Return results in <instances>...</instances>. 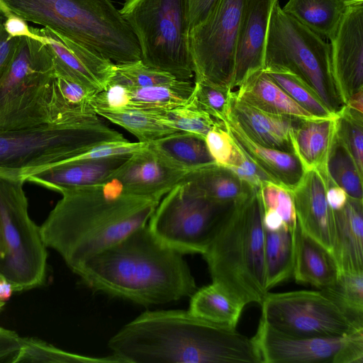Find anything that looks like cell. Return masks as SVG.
Segmentation results:
<instances>
[{"label":"cell","instance_id":"cell-21","mask_svg":"<svg viewBox=\"0 0 363 363\" xmlns=\"http://www.w3.org/2000/svg\"><path fill=\"white\" fill-rule=\"evenodd\" d=\"M233 140L243 153L265 172L274 183L293 190L304 174L296 155L257 144L242 130L230 112L225 121Z\"/></svg>","mask_w":363,"mask_h":363},{"label":"cell","instance_id":"cell-46","mask_svg":"<svg viewBox=\"0 0 363 363\" xmlns=\"http://www.w3.org/2000/svg\"><path fill=\"white\" fill-rule=\"evenodd\" d=\"M333 363H363V329L347 335Z\"/></svg>","mask_w":363,"mask_h":363},{"label":"cell","instance_id":"cell-44","mask_svg":"<svg viewBox=\"0 0 363 363\" xmlns=\"http://www.w3.org/2000/svg\"><path fill=\"white\" fill-rule=\"evenodd\" d=\"M208 150L216 164L232 167L239 164L243 152L237 145L226 128L225 123L218 124L206 135Z\"/></svg>","mask_w":363,"mask_h":363},{"label":"cell","instance_id":"cell-14","mask_svg":"<svg viewBox=\"0 0 363 363\" xmlns=\"http://www.w3.org/2000/svg\"><path fill=\"white\" fill-rule=\"evenodd\" d=\"M329 40L333 81L345 105L363 90V1L351 5Z\"/></svg>","mask_w":363,"mask_h":363},{"label":"cell","instance_id":"cell-32","mask_svg":"<svg viewBox=\"0 0 363 363\" xmlns=\"http://www.w3.org/2000/svg\"><path fill=\"white\" fill-rule=\"evenodd\" d=\"M125 88L124 108L167 110L185 105L192 93L194 84L190 80L176 79L146 87Z\"/></svg>","mask_w":363,"mask_h":363},{"label":"cell","instance_id":"cell-26","mask_svg":"<svg viewBox=\"0 0 363 363\" xmlns=\"http://www.w3.org/2000/svg\"><path fill=\"white\" fill-rule=\"evenodd\" d=\"M294 243L292 276L296 282L323 289L337 279L339 271L332 253L304 233L298 221Z\"/></svg>","mask_w":363,"mask_h":363},{"label":"cell","instance_id":"cell-29","mask_svg":"<svg viewBox=\"0 0 363 363\" xmlns=\"http://www.w3.org/2000/svg\"><path fill=\"white\" fill-rule=\"evenodd\" d=\"M355 0H288L283 11L325 40H329Z\"/></svg>","mask_w":363,"mask_h":363},{"label":"cell","instance_id":"cell-35","mask_svg":"<svg viewBox=\"0 0 363 363\" xmlns=\"http://www.w3.org/2000/svg\"><path fill=\"white\" fill-rule=\"evenodd\" d=\"M320 290L356 326L363 328V272H340L333 284Z\"/></svg>","mask_w":363,"mask_h":363},{"label":"cell","instance_id":"cell-45","mask_svg":"<svg viewBox=\"0 0 363 363\" xmlns=\"http://www.w3.org/2000/svg\"><path fill=\"white\" fill-rule=\"evenodd\" d=\"M9 11L0 1V81L7 70L20 38L10 36L4 29V22Z\"/></svg>","mask_w":363,"mask_h":363},{"label":"cell","instance_id":"cell-20","mask_svg":"<svg viewBox=\"0 0 363 363\" xmlns=\"http://www.w3.org/2000/svg\"><path fill=\"white\" fill-rule=\"evenodd\" d=\"M130 155L67 160L30 174L25 177V181L59 193L66 189L101 184L106 182Z\"/></svg>","mask_w":363,"mask_h":363},{"label":"cell","instance_id":"cell-33","mask_svg":"<svg viewBox=\"0 0 363 363\" xmlns=\"http://www.w3.org/2000/svg\"><path fill=\"white\" fill-rule=\"evenodd\" d=\"M294 263V232L286 226L275 231L264 229V267L268 291L293 275Z\"/></svg>","mask_w":363,"mask_h":363},{"label":"cell","instance_id":"cell-9","mask_svg":"<svg viewBox=\"0 0 363 363\" xmlns=\"http://www.w3.org/2000/svg\"><path fill=\"white\" fill-rule=\"evenodd\" d=\"M25 182L21 176L0 173V231L5 250L0 274L14 291L40 286L47 271V247L28 215Z\"/></svg>","mask_w":363,"mask_h":363},{"label":"cell","instance_id":"cell-7","mask_svg":"<svg viewBox=\"0 0 363 363\" xmlns=\"http://www.w3.org/2000/svg\"><path fill=\"white\" fill-rule=\"evenodd\" d=\"M119 11L136 37L143 63L178 80L193 77L187 0H125Z\"/></svg>","mask_w":363,"mask_h":363},{"label":"cell","instance_id":"cell-18","mask_svg":"<svg viewBox=\"0 0 363 363\" xmlns=\"http://www.w3.org/2000/svg\"><path fill=\"white\" fill-rule=\"evenodd\" d=\"M329 180L327 173L306 171L291 191L301 228L332 253L335 229L333 210L325 195Z\"/></svg>","mask_w":363,"mask_h":363},{"label":"cell","instance_id":"cell-27","mask_svg":"<svg viewBox=\"0 0 363 363\" xmlns=\"http://www.w3.org/2000/svg\"><path fill=\"white\" fill-rule=\"evenodd\" d=\"M233 91L236 98L261 111L300 119L316 118L294 101L264 69L252 73Z\"/></svg>","mask_w":363,"mask_h":363},{"label":"cell","instance_id":"cell-49","mask_svg":"<svg viewBox=\"0 0 363 363\" xmlns=\"http://www.w3.org/2000/svg\"><path fill=\"white\" fill-rule=\"evenodd\" d=\"M4 29L11 37H26L44 43L43 37L34 33L31 27L28 26L26 21L10 11L4 22Z\"/></svg>","mask_w":363,"mask_h":363},{"label":"cell","instance_id":"cell-3","mask_svg":"<svg viewBox=\"0 0 363 363\" xmlns=\"http://www.w3.org/2000/svg\"><path fill=\"white\" fill-rule=\"evenodd\" d=\"M184 255L161 243L147 224L74 273L94 291L144 306L164 304L190 297L197 289Z\"/></svg>","mask_w":363,"mask_h":363},{"label":"cell","instance_id":"cell-16","mask_svg":"<svg viewBox=\"0 0 363 363\" xmlns=\"http://www.w3.org/2000/svg\"><path fill=\"white\" fill-rule=\"evenodd\" d=\"M42 35L53 58L55 75L78 82L96 92L104 89L112 76L114 64L99 52L57 36L50 30L32 27Z\"/></svg>","mask_w":363,"mask_h":363},{"label":"cell","instance_id":"cell-10","mask_svg":"<svg viewBox=\"0 0 363 363\" xmlns=\"http://www.w3.org/2000/svg\"><path fill=\"white\" fill-rule=\"evenodd\" d=\"M55 76L49 46L33 38H20L0 81V131L49 124L45 103Z\"/></svg>","mask_w":363,"mask_h":363},{"label":"cell","instance_id":"cell-8","mask_svg":"<svg viewBox=\"0 0 363 363\" xmlns=\"http://www.w3.org/2000/svg\"><path fill=\"white\" fill-rule=\"evenodd\" d=\"M264 71H287L298 77L333 113L345 106L336 89L327 40L274 4L264 53Z\"/></svg>","mask_w":363,"mask_h":363},{"label":"cell","instance_id":"cell-42","mask_svg":"<svg viewBox=\"0 0 363 363\" xmlns=\"http://www.w3.org/2000/svg\"><path fill=\"white\" fill-rule=\"evenodd\" d=\"M336 135L363 175V113L345 105L337 113Z\"/></svg>","mask_w":363,"mask_h":363},{"label":"cell","instance_id":"cell-37","mask_svg":"<svg viewBox=\"0 0 363 363\" xmlns=\"http://www.w3.org/2000/svg\"><path fill=\"white\" fill-rule=\"evenodd\" d=\"M19 362L120 363L113 354L103 357L80 355L62 350L46 342L33 337H23L22 347L12 361V363Z\"/></svg>","mask_w":363,"mask_h":363},{"label":"cell","instance_id":"cell-4","mask_svg":"<svg viewBox=\"0 0 363 363\" xmlns=\"http://www.w3.org/2000/svg\"><path fill=\"white\" fill-rule=\"evenodd\" d=\"M262 216L257 190L226 211L202 255L212 282L244 306L260 305L268 292Z\"/></svg>","mask_w":363,"mask_h":363},{"label":"cell","instance_id":"cell-2","mask_svg":"<svg viewBox=\"0 0 363 363\" xmlns=\"http://www.w3.org/2000/svg\"><path fill=\"white\" fill-rule=\"evenodd\" d=\"M108 346L120 363H262L252 338L189 310L145 311Z\"/></svg>","mask_w":363,"mask_h":363},{"label":"cell","instance_id":"cell-38","mask_svg":"<svg viewBox=\"0 0 363 363\" xmlns=\"http://www.w3.org/2000/svg\"><path fill=\"white\" fill-rule=\"evenodd\" d=\"M269 76L298 105L316 118H331L332 113L316 92L301 79L287 71H265Z\"/></svg>","mask_w":363,"mask_h":363},{"label":"cell","instance_id":"cell-56","mask_svg":"<svg viewBox=\"0 0 363 363\" xmlns=\"http://www.w3.org/2000/svg\"><path fill=\"white\" fill-rule=\"evenodd\" d=\"M5 304V302L0 301V311Z\"/></svg>","mask_w":363,"mask_h":363},{"label":"cell","instance_id":"cell-31","mask_svg":"<svg viewBox=\"0 0 363 363\" xmlns=\"http://www.w3.org/2000/svg\"><path fill=\"white\" fill-rule=\"evenodd\" d=\"M149 145L173 164L188 172L216 162L205 139L191 133L179 131Z\"/></svg>","mask_w":363,"mask_h":363},{"label":"cell","instance_id":"cell-47","mask_svg":"<svg viewBox=\"0 0 363 363\" xmlns=\"http://www.w3.org/2000/svg\"><path fill=\"white\" fill-rule=\"evenodd\" d=\"M229 169L255 189H259L265 182H273L270 177L251 161L244 153L239 164Z\"/></svg>","mask_w":363,"mask_h":363},{"label":"cell","instance_id":"cell-41","mask_svg":"<svg viewBox=\"0 0 363 363\" xmlns=\"http://www.w3.org/2000/svg\"><path fill=\"white\" fill-rule=\"evenodd\" d=\"M160 119L177 131L188 132L205 139L216 125L225 123L188 104L167 110H156Z\"/></svg>","mask_w":363,"mask_h":363},{"label":"cell","instance_id":"cell-53","mask_svg":"<svg viewBox=\"0 0 363 363\" xmlns=\"http://www.w3.org/2000/svg\"><path fill=\"white\" fill-rule=\"evenodd\" d=\"M12 284L0 274V301L6 302L13 292Z\"/></svg>","mask_w":363,"mask_h":363},{"label":"cell","instance_id":"cell-22","mask_svg":"<svg viewBox=\"0 0 363 363\" xmlns=\"http://www.w3.org/2000/svg\"><path fill=\"white\" fill-rule=\"evenodd\" d=\"M230 113L245 133L257 144L294 153L291 135L300 118L261 111L236 98L234 91Z\"/></svg>","mask_w":363,"mask_h":363},{"label":"cell","instance_id":"cell-24","mask_svg":"<svg viewBox=\"0 0 363 363\" xmlns=\"http://www.w3.org/2000/svg\"><path fill=\"white\" fill-rule=\"evenodd\" d=\"M337 115L300 119L291 135L294 153L304 171L326 172V162L336 134Z\"/></svg>","mask_w":363,"mask_h":363},{"label":"cell","instance_id":"cell-11","mask_svg":"<svg viewBox=\"0 0 363 363\" xmlns=\"http://www.w3.org/2000/svg\"><path fill=\"white\" fill-rule=\"evenodd\" d=\"M233 203L210 199L181 181L161 199L147 226L164 245L183 255H203L217 224Z\"/></svg>","mask_w":363,"mask_h":363},{"label":"cell","instance_id":"cell-15","mask_svg":"<svg viewBox=\"0 0 363 363\" xmlns=\"http://www.w3.org/2000/svg\"><path fill=\"white\" fill-rule=\"evenodd\" d=\"M347 335H294L279 331L260 319L252 340L262 363H333Z\"/></svg>","mask_w":363,"mask_h":363},{"label":"cell","instance_id":"cell-55","mask_svg":"<svg viewBox=\"0 0 363 363\" xmlns=\"http://www.w3.org/2000/svg\"><path fill=\"white\" fill-rule=\"evenodd\" d=\"M5 254L4 245L0 231V262L4 259Z\"/></svg>","mask_w":363,"mask_h":363},{"label":"cell","instance_id":"cell-28","mask_svg":"<svg viewBox=\"0 0 363 363\" xmlns=\"http://www.w3.org/2000/svg\"><path fill=\"white\" fill-rule=\"evenodd\" d=\"M182 181L189 183L204 196L221 203H237L257 190L229 168L216 162L189 171Z\"/></svg>","mask_w":363,"mask_h":363},{"label":"cell","instance_id":"cell-1","mask_svg":"<svg viewBox=\"0 0 363 363\" xmlns=\"http://www.w3.org/2000/svg\"><path fill=\"white\" fill-rule=\"evenodd\" d=\"M60 194L39 228L46 247L56 251L73 272L147 225L163 197L132 194L111 180Z\"/></svg>","mask_w":363,"mask_h":363},{"label":"cell","instance_id":"cell-34","mask_svg":"<svg viewBox=\"0 0 363 363\" xmlns=\"http://www.w3.org/2000/svg\"><path fill=\"white\" fill-rule=\"evenodd\" d=\"M94 111L125 129L141 143H151L179 132L162 122L156 110L97 108Z\"/></svg>","mask_w":363,"mask_h":363},{"label":"cell","instance_id":"cell-6","mask_svg":"<svg viewBox=\"0 0 363 363\" xmlns=\"http://www.w3.org/2000/svg\"><path fill=\"white\" fill-rule=\"evenodd\" d=\"M126 140L99 117L0 131V173L25 177L102 143Z\"/></svg>","mask_w":363,"mask_h":363},{"label":"cell","instance_id":"cell-23","mask_svg":"<svg viewBox=\"0 0 363 363\" xmlns=\"http://www.w3.org/2000/svg\"><path fill=\"white\" fill-rule=\"evenodd\" d=\"M333 213L332 255L339 273L363 272V200L349 196L346 205Z\"/></svg>","mask_w":363,"mask_h":363},{"label":"cell","instance_id":"cell-30","mask_svg":"<svg viewBox=\"0 0 363 363\" xmlns=\"http://www.w3.org/2000/svg\"><path fill=\"white\" fill-rule=\"evenodd\" d=\"M189 311L195 316L230 329L236 326L245 308L230 298L217 284L197 289L189 297Z\"/></svg>","mask_w":363,"mask_h":363},{"label":"cell","instance_id":"cell-52","mask_svg":"<svg viewBox=\"0 0 363 363\" xmlns=\"http://www.w3.org/2000/svg\"><path fill=\"white\" fill-rule=\"evenodd\" d=\"M262 223L264 229L270 231L278 230L285 226L281 216L271 208L263 209Z\"/></svg>","mask_w":363,"mask_h":363},{"label":"cell","instance_id":"cell-19","mask_svg":"<svg viewBox=\"0 0 363 363\" xmlns=\"http://www.w3.org/2000/svg\"><path fill=\"white\" fill-rule=\"evenodd\" d=\"M278 0H245L235 55L233 90L252 73L264 69L272 11Z\"/></svg>","mask_w":363,"mask_h":363},{"label":"cell","instance_id":"cell-50","mask_svg":"<svg viewBox=\"0 0 363 363\" xmlns=\"http://www.w3.org/2000/svg\"><path fill=\"white\" fill-rule=\"evenodd\" d=\"M219 0H187L190 30L202 22Z\"/></svg>","mask_w":363,"mask_h":363},{"label":"cell","instance_id":"cell-40","mask_svg":"<svg viewBox=\"0 0 363 363\" xmlns=\"http://www.w3.org/2000/svg\"><path fill=\"white\" fill-rule=\"evenodd\" d=\"M176 79L170 74L149 67L139 60L126 63H115L108 84L141 88L169 83Z\"/></svg>","mask_w":363,"mask_h":363},{"label":"cell","instance_id":"cell-17","mask_svg":"<svg viewBox=\"0 0 363 363\" xmlns=\"http://www.w3.org/2000/svg\"><path fill=\"white\" fill-rule=\"evenodd\" d=\"M188 171L181 169L148 145L130 155L106 181H114L128 193L164 196L179 183Z\"/></svg>","mask_w":363,"mask_h":363},{"label":"cell","instance_id":"cell-57","mask_svg":"<svg viewBox=\"0 0 363 363\" xmlns=\"http://www.w3.org/2000/svg\"><path fill=\"white\" fill-rule=\"evenodd\" d=\"M357 1H363V0H355Z\"/></svg>","mask_w":363,"mask_h":363},{"label":"cell","instance_id":"cell-54","mask_svg":"<svg viewBox=\"0 0 363 363\" xmlns=\"http://www.w3.org/2000/svg\"><path fill=\"white\" fill-rule=\"evenodd\" d=\"M345 105L352 109L363 113V90L354 95Z\"/></svg>","mask_w":363,"mask_h":363},{"label":"cell","instance_id":"cell-43","mask_svg":"<svg viewBox=\"0 0 363 363\" xmlns=\"http://www.w3.org/2000/svg\"><path fill=\"white\" fill-rule=\"evenodd\" d=\"M257 191L263 209L271 208L277 211L286 228L294 232L297 218L292 191L274 182H265Z\"/></svg>","mask_w":363,"mask_h":363},{"label":"cell","instance_id":"cell-12","mask_svg":"<svg viewBox=\"0 0 363 363\" xmlns=\"http://www.w3.org/2000/svg\"><path fill=\"white\" fill-rule=\"evenodd\" d=\"M260 319L272 328L304 337H341L357 330L343 311L320 291L267 292Z\"/></svg>","mask_w":363,"mask_h":363},{"label":"cell","instance_id":"cell-51","mask_svg":"<svg viewBox=\"0 0 363 363\" xmlns=\"http://www.w3.org/2000/svg\"><path fill=\"white\" fill-rule=\"evenodd\" d=\"M326 199L333 211L342 209L347 203L349 196L341 187L330 182L326 190Z\"/></svg>","mask_w":363,"mask_h":363},{"label":"cell","instance_id":"cell-48","mask_svg":"<svg viewBox=\"0 0 363 363\" xmlns=\"http://www.w3.org/2000/svg\"><path fill=\"white\" fill-rule=\"evenodd\" d=\"M23 345V337L15 331L0 327V362L12 363Z\"/></svg>","mask_w":363,"mask_h":363},{"label":"cell","instance_id":"cell-5","mask_svg":"<svg viewBox=\"0 0 363 363\" xmlns=\"http://www.w3.org/2000/svg\"><path fill=\"white\" fill-rule=\"evenodd\" d=\"M12 13L113 63L141 60L136 37L111 0H0Z\"/></svg>","mask_w":363,"mask_h":363},{"label":"cell","instance_id":"cell-25","mask_svg":"<svg viewBox=\"0 0 363 363\" xmlns=\"http://www.w3.org/2000/svg\"><path fill=\"white\" fill-rule=\"evenodd\" d=\"M96 93L78 82L55 75L45 103L49 124L79 123L99 117L91 105Z\"/></svg>","mask_w":363,"mask_h":363},{"label":"cell","instance_id":"cell-13","mask_svg":"<svg viewBox=\"0 0 363 363\" xmlns=\"http://www.w3.org/2000/svg\"><path fill=\"white\" fill-rule=\"evenodd\" d=\"M244 2L219 0L208 16L190 30L189 50L195 82L231 89Z\"/></svg>","mask_w":363,"mask_h":363},{"label":"cell","instance_id":"cell-39","mask_svg":"<svg viewBox=\"0 0 363 363\" xmlns=\"http://www.w3.org/2000/svg\"><path fill=\"white\" fill-rule=\"evenodd\" d=\"M233 99V90L228 87L195 82L186 104L225 123Z\"/></svg>","mask_w":363,"mask_h":363},{"label":"cell","instance_id":"cell-36","mask_svg":"<svg viewBox=\"0 0 363 363\" xmlns=\"http://www.w3.org/2000/svg\"><path fill=\"white\" fill-rule=\"evenodd\" d=\"M326 172L332 182L343 189L350 197L363 200V175L336 134L328 157Z\"/></svg>","mask_w":363,"mask_h":363}]
</instances>
